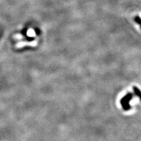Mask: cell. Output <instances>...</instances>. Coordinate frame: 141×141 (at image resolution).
Segmentation results:
<instances>
[{
    "label": "cell",
    "mask_w": 141,
    "mask_h": 141,
    "mask_svg": "<svg viewBox=\"0 0 141 141\" xmlns=\"http://www.w3.org/2000/svg\"><path fill=\"white\" fill-rule=\"evenodd\" d=\"M133 98V94L131 92H129L122 97L121 99V104L122 108L125 111H128L131 108L130 105L131 101H132Z\"/></svg>",
    "instance_id": "1"
},
{
    "label": "cell",
    "mask_w": 141,
    "mask_h": 141,
    "mask_svg": "<svg viewBox=\"0 0 141 141\" xmlns=\"http://www.w3.org/2000/svg\"><path fill=\"white\" fill-rule=\"evenodd\" d=\"M34 32V31L32 29H29V30L28 31L27 34H28V35H29V36H33V35L34 34H32V32Z\"/></svg>",
    "instance_id": "5"
},
{
    "label": "cell",
    "mask_w": 141,
    "mask_h": 141,
    "mask_svg": "<svg viewBox=\"0 0 141 141\" xmlns=\"http://www.w3.org/2000/svg\"><path fill=\"white\" fill-rule=\"evenodd\" d=\"M26 45L35 46V45H36V42L35 41L21 42H19V43H18L15 46H16V48H20L24 47V46H26Z\"/></svg>",
    "instance_id": "2"
},
{
    "label": "cell",
    "mask_w": 141,
    "mask_h": 141,
    "mask_svg": "<svg viewBox=\"0 0 141 141\" xmlns=\"http://www.w3.org/2000/svg\"><path fill=\"white\" fill-rule=\"evenodd\" d=\"M135 20L136 21L137 23L139 24H141V19L139 17H136L135 18Z\"/></svg>",
    "instance_id": "4"
},
{
    "label": "cell",
    "mask_w": 141,
    "mask_h": 141,
    "mask_svg": "<svg viewBox=\"0 0 141 141\" xmlns=\"http://www.w3.org/2000/svg\"><path fill=\"white\" fill-rule=\"evenodd\" d=\"M133 90L134 92V94L136 96H137L138 98H139V99L141 101V91L139 89L138 87L133 86Z\"/></svg>",
    "instance_id": "3"
}]
</instances>
